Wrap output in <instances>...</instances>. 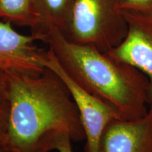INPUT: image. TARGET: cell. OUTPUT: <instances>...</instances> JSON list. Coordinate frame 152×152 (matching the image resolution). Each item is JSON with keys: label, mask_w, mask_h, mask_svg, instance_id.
<instances>
[{"label": "cell", "mask_w": 152, "mask_h": 152, "mask_svg": "<svg viewBox=\"0 0 152 152\" xmlns=\"http://www.w3.org/2000/svg\"><path fill=\"white\" fill-rule=\"evenodd\" d=\"M9 73V151L50 152L65 136L72 142L85 140L78 107L58 74L49 68L37 74Z\"/></svg>", "instance_id": "6da1fadb"}, {"label": "cell", "mask_w": 152, "mask_h": 152, "mask_svg": "<svg viewBox=\"0 0 152 152\" xmlns=\"http://www.w3.org/2000/svg\"><path fill=\"white\" fill-rule=\"evenodd\" d=\"M41 35L66 75L120 118L136 120L148 113L149 82L142 72L94 47L71 42L54 26Z\"/></svg>", "instance_id": "7a4b0ae2"}, {"label": "cell", "mask_w": 152, "mask_h": 152, "mask_svg": "<svg viewBox=\"0 0 152 152\" xmlns=\"http://www.w3.org/2000/svg\"><path fill=\"white\" fill-rule=\"evenodd\" d=\"M120 0H75L64 35L75 43L106 53L122 42L128 31Z\"/></svg>", "instance_id": "3957f363"}, {"label": "cell", "mask_w": 152, "mask_h": 152, "mask_svg": "<svg viewBox=\"0 0 152 152\" xmlns=\"http://www.w3.org/2000/svg\"><path fill=\"white\" fill-rule=\"evenodd\" d=\"M45 65L61 77L73 94L78 107L85 132V152H100L101 140L104 130L112 121L121 119L118 113L111 106L87 93L74 83L64 71L54 53L49 49Z\"/></svg>", "instance_id": "277c9868"}, {"label": "cell", "mask_w": 152, "mask_h": 152, "mask_svg": "<svg viewBox=\"0 0 152 152\" xmlns=\"http://www.w3.org/2000/svg\"><path fill=\"white\" fill-rule=\"evenodd\" d=\"M121 11L128 23V33L118 46L106 54L147 76L149 82V113L152 115V17L132 11Z\"/></svg>", "instance_id": "5b68a950"}, {"label": "cell", "mask_w": 152, "mask_h": 152, "mask_svg": "<svg viewBox=\"0 0 152 152\" xmlns=\"http://www.w3.org/2000/svg\"><path fill=\"white\" fill-rule=\"evenodd\" d=\"M36 41H42L37 33L23 35L7 21H0V69L27 74L40 73L46 69L48 50L39 48Z\"/></svg>", "instance_id": "8992f818"}, {"label": "cell", "mask_w": 152, "mask_h": 152, "mask_svg": "<svg viewBox=\"0 0 152 152\" xmlns=\"http://www.w3.org/2000/svg\"><path fill=\"white\" fill-rule=\"evenodd\" d=\"M100 152H152V115L115 119L104 130Z\"/></svg>", "instance_id": "52a82bcc"}, {"label": "cell", "mask_w": 152, "mask_h": 152, "mask_svg": "<svg viewBox=\"0 0 152 152\" xmlns=\"http://www.w3.org/2000/svg\"><path fill=\"white\" fill-rule=\"evenodd\" d=\"M36 10L41 23L37 33L43 32L49 26H54L62 33L67 30L75 0H35Z\"/></svg>", "instance_id": "ba28073f"}, {"label": "cell", "mask_w": 152, "mask_h": 152, "mask_svg": "<svg viewBox=\"0 0 152 152\" xmlns=\"http://www.w3.org/2000/svg\"><path fill=\"white\" fill-rule=\"evenodd\" d=\"M0 18L37 33L41 23L36 10L35 0H0Z\"/></svg>", "instance_id": "9c48e42d"}, {"label": "cell", "mask_w": 152, "mask_h": 152, "mask_svg": "<svg viewBox=\"0 0 152 152\" xmlns=\"http://www.w3.org/2000/svg\"><path fill=\"white\" fill-rule=\"evenodd\" d=\"M10 109V75L9 72L0 69V147L5 148Z\"/></svg>", "instance_id": "30bf717a"}, {"label": "cell", "mask_w": 152, "mask_h": 152, "mask_svg": "<svg viewBox=\"0 0 152 152\" xmlns=\"http://www.w3.org/2000/svg\"><path fill=\"white\" fill-rule=\"evenodd\" d=\"M119 8L152 17V0H120Z\"/></svg>", "instance_id": "8fae6325"}, {"label": "cell", "mask_w": 152, "mask_h": 152, "mask_svg": "<svg viewBox=\"0 0 152 152\" xmlns=\"http://www.w3.org/2000/svg\"><path fill=\"white\" fill-rule=\"evenodd\" d=\"M71 142L72 140L69 136L64 137L58 142L56 150L58 152H73Z\"/></svg>", "instance_id": "7c38bea8"}, {"label": "cell", "mask_w": 152, "mask_h": 152, "mask_svg": "<svg viewBox=\"0 0 152 152\" xmlns=\"http://www.w3.org/2000/svg\"><path fill=\"white\" fill-rule=\"evenodd\" d=\"M0 152H11L7 148L3 147H0Z\"/></svg>", "instance_id": "4fadbf2b"}]
</instances>
